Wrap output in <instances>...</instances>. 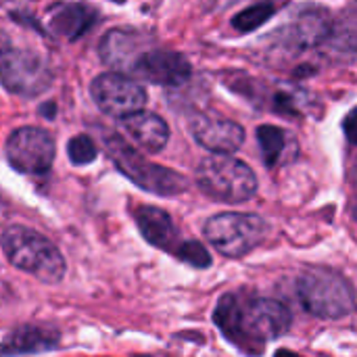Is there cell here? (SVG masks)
<instances>
[{"label": "cell", "instance_id": "obj_1", "mask_svg": "<svg viewBox=\"0 0 357 357\" xmlns=\"http://www.w3.org/2000/svg\"><path fill=\"white\" fill-rule=\"evenodd\" d=\"M213 322L241 351L261 354L270 341L289 333L293 316L289 307L276 299L228 293L218 301Z\"/></svg>", "mask_w": 357, "mask_h": 357}, {"label": "cell", "instance_id": "obj_2", "mask_svg": "<svg viewBox=\"0 0 357 357\" xmlns=\"http://www.w3.org/2000/svg\"><path fill=\"white\" fill-rule=\"evenodd\" d=\"M2 251L10 266L31 274L44 284H56L65 276L61 251L40 232L25 226H8L2 232Z\"/></svg>", "mask_w": 357, "mask_h": 357}, {"label": "cell", "instance_id": "obj_3", "mask_svg": "<svg viewBox=\"0 0 357 357\" xmlns=\"http://www.w3.org/2000/svg\"><path fill=\"white\" fill-rule=\"evenodd\" d=\"M297 297L303 310L320 320H341L356 310V291L349 280L328 268H312L297 278Z\"/></svg>", "mask_w": 357, "mask_h": 357}, {"label": "cell", "instance_id": "obj_4", "mask_svg": "<svg viewBox=\"0 0 357 357\" xmlns=\"http://www.w3.org/2000/svg\"><path fill=\"white\" fill-rule=\"evenodd\" d=\"M195 178L201 192L220 203H245L257 192L253 169L245 161L224 153H211V157H205L197 165Z\"/></svg>", "mask_w": 357, "mask_h": 357}, {"label": "cell", "instance_id": "obj_5", "mask_svg": "<svg viewBox=\"0 0 357 357\" xmlns=\"http://www.w3.org/2000/svg\"><path fill=\"white\" fill-rule=\"evenodd\" d=\"M105 149L111 161L115 163V167L123 176H128L134 184H138L140 188L149 192H155L161 197H174L188 188V182L178 172L142 159L140 153L134 151L117 134H105Z\"/></svg>", "mask_w": 357, "mask_h": 357}, {"label": "cell", "instance_id": "obj_6", "mask_svg": "<svg viewBox=\"0 0 357 357\" xmlns=\"http://www.w3.org/2000/svg\"><path fill=\"white\" fill-rule=\"evenodd\" d=\"M205 238L226 257H243L257 249L268 236V222L257 213L224 211L205 222Z\"/></svg>", "mask_w": 357, "mask_h": 357}, {"label": "cell", "instance_id": "obj_7", "mask_svg": "<svg viewBox=\"0 0 357 357\" xmlns=\"http://www.w3.org/2000/svg\"><path fill=\"white\" fill-rule=\"evenodd\" d=\"M0 69H2V86L8 92L21 96H36L44 92L52 82V73L46 56L33 48L10 44L8 38L2 40Z\"/></svg>", "mask_w": 357, "mask_h": 357}, {"label": "cell", "instance_id": "obj_8", "mask_svg": "<svg viewBox=\"0 0 357 357\" xmlns=\"http://www.w3.org/2000/svg\"><path fill=\"white\" fill-rule=\"evenodd\" d=\"M54 140L52 136L36 126L17 128L10 132L4 144L6 159L10 167L27 176H42L52 167L54 161Z\"/></svg>", "mask_w": 357, "mask_h": 357}, {"label": "cell", "instance_id": "obj_9", "mask_svg": "<svg viewBox=\"0 0 357 357\" xmlns=\"http://www.w3.org/2000/svg\"><path fill=\"white\" fill-rule=\"evenodd\" d=\"M90 96L102 113L117 119L138 113L146 105L144 88L121 71L96 75L90 84Z\"/></svg>", "mask_w": 357, "mask_h": 357}, {"label": "cell", "instance_id": "obj_10", "mask_svg": "<svg viewBox=\"0 0 357 357\" xmlns=\"http://www.w3.org/2000/svg\"><path fill=\"white\" fill-rule=\"evenodd\" d=\"M192 67L190 61L174 50L165 48H146L142 56L136 61L130 75H136L144 82L157 84V86H182L190 79Z\"/></svg>", "mask_w": 357, "mask_h": 357}, {"label": "cell", "instance_id": "obj_11", "mask_svg": "<svg viewBox=\"0 0 357 357\" xmlns=\"http://www.w3.org/2000/svg\"><path fill=\"white\" fill-rule=\"evenodd\" d=\"M190 134L199 146L207 149L209 153H224L232 155L245 142V130L241 123L226 119L222 115L205 113L190 119Z\"/></svg>", "mask_w": 357, "mask_h": 357}, {"label": "cell", "instance_id": "obj_12", "mask_svg": "<svg viewBox=\"0 0 357 357\" xmlns=\"http://www.w3.org/2000/svg\"><path fill=\"white\" fill-rule=\"evenodd\" d=\"M151 46H153V40L146 33L115 27L102 36V40L98 44V54H100L102 63L107 67H111L113 71L132 73L136 61Z\"/></svg>", "mask_w": 357, "mask_h": 357}, {"label": "cell", "instance_id": "obj_13", "mask_svg": "<svg viewBox=\"0 0 357 357\" xmlns=\"http://www.w3.org/2000/svg\"><path fill=\"white\" fill-rule=\"evenodd\" d=\"M134 220L138 224L140 234L144 236V241L161 251H169V253H178L180 245L184 243L178 234V228L172 220V215L159 207H151V205H140L134 209Z\"/></svg>", "mask_w": 357, "mask_h": 357}, {"label": "cell", "instance_id": "obj_14", "mask_svg": "<svg viewBox=\"0 0 357 357\" xmlns=\"http://www.w3.org/2000/svg\"><path fill=\"white\" fill-rule=\"evenodd\" d=\"M98 19V13L82 2L71 4H54L46 13V27L52 36L65 38V40H77L82 38Z\"/></svg>", "mask_w": 357, "mask_h": 357}, {"label": "cell", "instance_id": "obj_15", "mask_svg": "<svg viewBox=\"0 0 357 357\" xmlns=\"http://www.w3.org/2000/svg\"><path fill=\"white\" fill-rule=\"evenodd\" d=\"M333 29V21L326 8L322 6H305L291 21L287 29V42L297 48H314L328 38Z\"/></svg>", "mask_w": 357, "mask_h": 357}, {"label": "cell", "instance_id": "obj_16", "mask_svg": "<svg viewBox=\"0 0 357 357\" xmlns=\"http://www.w3.org/2000/svg\"><path fill=\"white\" fill-rule=\"evenodd\" d=\"M59 333L52 326L25 324L6 335L2 343V356H23V354H42L59 347Z\"/></svg>", "mask_w": 357, "mask_h": 357}, {"label": "cell", "instance_id": "obj_17", "mask_svg": "<svg viewBox=\"0 0 357 357\" xmlns=\"http://www.w3.org/2000/svg\"><path fill=\"white\" fill-rule=\"evenodd\" d=\"M126 132L149 153H159L169 140V126L151 111H138L121 119Z\"/></svg>", "mask_w": 357, "mask_h": 357}, {"label": "cell", "instance_id": "obj_18", "mask_svg": "<svg viewBox=\"0 0 357 357\" xmlns=\"http://www.w3.org/2000/svg\"><path fill=\"white\" fill-rule=\"evenodd\" d=\"M257 142L261 149L264 163L272 169L278 165H284L297 153L295 140L278 126H268V123L259 126L257 128Z\"/></svg>", "mask_w": 357, "mask_h": 357}, {"label": "cell", "instance_id": "obj_19", "mask_svg": "<svg viewBox=\"0 0 357 357\" xmlns=\"http://www.w3.org/2000/svg\"><path fill=\"white\" fill-rule=\"evenodd\" d=\"M276 13L274 4L268 0V2H259V4H253L245 10H241L238 15H234L232 19V25L238 29V31H253L257 27H261L268 19H272Z\"/></svg>", "mask_w": 357, "mask_h": 357}, {"label": "cell", "instance_id": "obj_20", "mask_svg": "<svg viewBox=\"0 0 357 357\" xmlns=\"http://www.w3.org/2000/svg\"><path fill=\"white\" fill-rule=\"evenodd\" d=\"M67 155L69 161L73 165H88L92 161H96L98 157V149L94 144V140L86 134H77L67 142Z\"/></svg>", "mask_w": 357, "mask_h": 357}, {"label": "cell", "instance_id": "obj_21", "mask_svg": "<svg viewBox=\"0 0 357 357\" xmlns=\"http://www.w3.org/2000/svg\"><path fill=\"white\" fill-rule=\"evenodd\" d=\"M176 257L195 266V268H209L211 266V257H209L207 249L197 241H184L176 253Z\"/></svg>", "mask_w": 357, "mask_h": 357}, {"label": "cell", "instance_id": "obj_22", "mask_svg": "<svg viewBox=\"0 0 357 357\" xmlns=\"http://www.w3.org/2000/svg\"><path fill=\"white\" fill-rule=\"evenodd\" d=\"M343 132H345L347 140L357 146V107L356 109H351V111L345 115V119H343Z\"/></svg>", "mask_w": 357, "mask_h": 357}, {"label": "cell", "instance_id": "obj_23", "mask_svg": "<svg viewBox=\"0 0 357 357\" xmlns=\"http://www.w3.org/2000/svg\"><path fill=\"white\" fill-rule=\"evenodd\" d=\"M111 2H126V0H111Z\"/></svg>", "mask_w": 357, "mask_h": 357}]
</instances>
